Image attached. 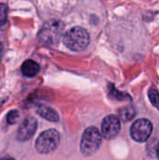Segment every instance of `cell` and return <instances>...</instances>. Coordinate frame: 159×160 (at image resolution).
I'll list each match as a JSON object with an SVG mask.
<instances>
[{"mask_svg": "<svg viewBox=\"0 0 159 160\" xmlns=\"http://www.w3.org/2000/svg\"><path fill=\"white\" fill-rule=\"evenodd\" d=\"M65 24L59 20H50L46 22L37 34V40L46 46L53 47L58 45L63 37Z\"/></svg>", "mask_w": 159, "mask_h": 160, "instance_id": "cell-1", "label": "cell"}, {"mask_svg": "<svg viewBox=\"0 0 159 160\" xmlns=\"http://www.w3.org/2000/svg\"><path fill=\"white\" fill-rule=\"evenodd\" d=\"M62 40L64 45L69 50L82 52L90 43V36L86 29L81 26H74L63 35Z\"/></svg>", "mask_w": 159, "mask_h": 160, "instance_id": "cell-2", "label": "cell"}, {"mask_svg": "<svg viewBox=\"0 0 159 160\" xmlns=\"http://www.w3.org/2000/svg\"><path fill=\"white\" fill-rule=\"evenodd\" d=\"M102 143V135L100 131L95 128L90 127L85 129L82 136L81 141V153L83 156L89 157L95 154L101 146Z\"/></svg>", "mask_w": 159, "mask_h": 160, "instance_id": "cell-3", "label": "cell"}, {"mask_svg": "<svg viewBox=\"0 0 159 160\" xmlns=\"http://www.w3.org/2000/svg\"><path fill=\"white\" fill-rule=\"evenodd\" d=\"M60 143V134L55 129H48L39 134L36 140V150L42 155L52 153Z\"/></svg>", "mask_w": 159, "mask_h": 160, "instance_id": "cell-4", "label": "cell"}, {"mask_svg": "<svg viewBox=\"0 0 159 160\" xmlns=\"http://www.w3.org/2000/svg\"><path fill=\"white\" fill-rule=\"evenodd\" d=\"M153 131V125L152 123L144 118L139 119L134 122L130 128V136L131 138L138 142H146Z\"/></svg>", "mask_w": 159, "mask_h": 160, "instance_id": "cell-5", "label": "cell"}, {"mask_svg": "<svg viewBox=\"0 0 159 160\" xmlns=\"http://www.w3.org/2000/svg\"><path fill=\"white\" fill-rule=\"evenodd\" d=\"M121 130L120 119L116 115L106 116L101 124V135L106 140L114 139Z\"/></svg>", "mask_w": 159, "mask_h": 160, "instance_id": "cell-6", "label": "cell"}, {"mask_svg": "<svg viewBox=\"0 0 159 160\" xmlns=\"http://www.w3.org/2000/svg\"><path fill=\"white\" fill-rule=\"evenodd\" d=\"M37 128V119L34 117H26L20 125L17 130L16 139L21 142L29 141L36 133Z\"/></svg>", "mask_w": 159, "mask_h": 160, "instance_id": "cell-7", "label": "cell"}, {"mask_svg": "<svg viewBox=\"0 0 159 160\" xmlns=\"http://www.w3.org/2000/svg\"><path fill=\"white\" fill-rule=\"evenodd\" d=\"M37 113L41 116L42 118L46 119L47 121L50 122H58L59 121V115L57 113V112L55 110H53L52 108L43 105V104H39L37 107Z\"/></svg>", "mask_w": 159, "mask_h": 160, "instance_id": "cell-8", "label": "cell"}, {"mask_svg": "<svg viewBox=\"0 0 159 160\" xmlns=\"http://www.w3.org/2000/svg\"><path fill=\"white\" fill-rule=\"evenodd\" d=\"M21 71L22 75H24L25 77H28V78L35 77L39 72V66L34 60L27 59L22 64Z\"/></svg>", "mask_w": 159, "mask_h": 160, "instance_id": "cell-9", "label": "cell"}, {"mask_svg": "<svg viewBox=\"0 0 159 160\" xmlns=\"http://www.w3.org/2000/svg\"><path fill=\"white\" fill-rule=\"evenodd\" d=\"M109 97H111L112 99L118 100V101H124V100H131V97L124 92H120L117 90L112 83H109Z\"/></svg>", "mask_w": 159, "mask_h": 160, "instance_id": "cell-10", "label": "cell"}, {"mask_svg": "<svg viewBox=\"0 0 159 160\" xmlns=\"http://www.w3.org/2000/svg\"><path fill=\"white\" fill-rule=\"evenodd\" d=\"M135 114H136V111L132 106H127L119 110V116L125 122H128L132 120Z\"/></svg>", "mask_w": 159, "mask_h": 160, "instance_id": "cell-11", "label": "cell"}, {"mask_svg": "<svg viewBox=\"0 0 159 160\" xmlns=\"http://www.w3.org/2000/svg\"><path fill=\"white\" fill-rule=\"evenodd\" d=\"M149 99L154 107H156L159 111V93L156 88H150L148 91Z\"/></svg>", "mask_w": 159, "mask_h": 160, "instance_id": "cell-12", "label": "cell"}, {"mask_svg": "<svg viewBox=\"0 0 159 160\" xmlns=\"http://www.w3.org/2000/svg\"><path fill=\"white\" fill-rule=\"evenodd\" d=\"M7 6L4 3H0V26L5 24L7 20Z\"/></svg>", "mask_w": 159, "mask_h": 160, "instance_id": "cell-13", "label": "cell"}, {"mask_svg": "<svg viewBox=\"0 0 159 160\" xmlns=\"http://www.w3.org/2000/svg\"><path fill=\"white\" fill-rule=\"evenodd\" d=\"M18 118H19V112L18 111H10L8 113H7V121L9 125H14L17 121H18Z\"/></svg>", "mask_w": 159, "mask_h": 160, "instance_id": "cell-14", "label": "cell"}, {"mask_svg": "<svg viewBox=\"0 0 159 160\" xmlns=\"http://www.w3.org/2000/svg\"><path fill=\"white\" fill-rule=\"evenodd\" d=\"M2 52H3V48H2V44L0 42V61H1V58H2Z\"/></svg>", "mask_w": 159, "mask_h": 160, "instance_id": "cell-15", "label": "cell"}, {"mask_svg": "<svg viewBox=\"0 0 159 160\" xmlns=\"http://www.w3.org/2000/svg\"><path fill=\"white\" fill-rule=\"evenodd\" d=\"M0 160H15V159H14V158H12L7 157V158H1Z\"/></svg>", "mask_w": 159, "mask_h": 160, "instance_id": "cell-16", "label": "cell"}, {"mask_svg": "<svg viewBox=\"0 0 159 160\" xmlns=\"http://www.w3.org/2000/svg\"><path fill=\"white\" fill-rule=\"evenodd\" d=\"M157 158H158L159 159V143L158 145H157Z\"/></svg>", "mask_w": 159, "mask_h": 160, "instance_id": "cell-17", "label": "cell"}]
</instances>
